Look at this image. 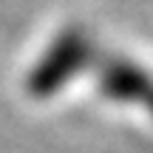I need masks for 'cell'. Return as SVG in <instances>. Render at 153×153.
Listing matches in <instances>:
<instances>
[{
    "instance_id": "1",
    "label": "cell",
    "mask_w": 153,
    "mask_h": 153,
    "mask_svg": "<svg viewBox=\"0 0 153 153\" xmlns=\"http://www.w3.org/2000/svg\"><path fill=\"white\" fill-rule=\"evenodd\" d=\"M99 57V45L94 34L79 23H68L51 34L34 62L26 68L23 91L34 102H48L60 97L79 74H91Z\"/></svg>"
},
{
    "instance_id": "2",
    "label": "cell",
    "mask_w": 153,
    "mask_h": 153,
    "mask_svg": "<svg viewBox=\"0 0 153 153\" xmlns=\"http://www.w3.org/2000/svg\"><path fill=\"white\" fill-rule=\"evenodd\" d=\"M97 94L114 105L139 108L153 119V71L128 54L99 51L91 68Z\"/></svg>"
}]
</instances>
